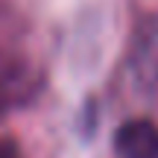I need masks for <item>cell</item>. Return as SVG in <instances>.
Segmentation results:
<instances>
[{
  "instance_id": "6da1fadb",
  "label": "cell",
  "mask_w": 158,
  "mask_h": 158,
  "mask_svg": "<svg viewBox=\"0 0 158 158\" xmlns=\"http://www.w3.org/2000/svg\"><path fill=\"white\" fill-rule=\"evenodd\" d=\"M129 79L147 102H158V18H143L129 35Z\"/></svg>"
},
{
  "instance_id": "277c9868",
  "label": "cell",
  "mask_w": 158,
  "mask_h": 158,
  "mask_svg": "<svg viewBox=\"0 0 158 158\" xmlns=\"http://www.w3.org/2000/svg\"><path fill=\"white\" fill-rule=\"evenodd\" d=\"M0 158H21V149L12 138H3L0 135Z\"/></svg>"
},
{
  "instance_id": "3957f363",
  "label": "cell",
  "mask_w": 158,
  "mask_h": 158,
  "mask_svg": "<svg viewBox=\"0 0 158 158\" xmlns=\"http://www.w3.org/2000/svg\"><path fill=\"white\" fill-rule=\"evenodd\" d=\"M114 149L120 158H158V126L152 120H126L114 132Z\"/></svg>"
},
{
  "instance_id": "7a4b0ae2",
  "label": "cell",
  "mask_w": 158,
  "mask_h": 158,
  "mask_svg": "<svg viewBox=\"0 0 158 158\" xmlns=\"http://www.w3.org/2000/svg\"><path fill=\"white\" fill-rule=\"evenodd\" d=\"M44 76L38 68L9 53H0V117L29 106L38 97Z\"/></svg>"
}]
</instances>
